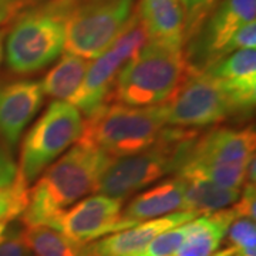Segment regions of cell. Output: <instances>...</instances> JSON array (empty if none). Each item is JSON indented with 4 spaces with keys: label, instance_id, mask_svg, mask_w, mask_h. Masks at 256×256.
<instances>
[{
    "label": "cell",
    "instance_id": "4fadbf2b",
    "mask_svg": "<svg viewBox=\"0 0 256 256\" xmlns=\"http://www.w3.org/2000/svg\"><path fill=\"white\" fill-rule=\"evenodd\" d=\"M220 87L236 116L250 114L256 102V52L244 48L200 72Z\"/></svg>",
    "mask_w": 256,
    "mask_h": 256
},
{
    "label": "cell",
    "instance_id": "2e32d148",
    "mask_svg": "<svg viewBox=\"0 0 256 256\" xmlns=\"http://www.w3.org/2000/svg\"><path fill=\"white\" fill-rule=\"evenodd\" d=\"M186 181L180 175L164 180L152 188L138 194L122 210V216L131 222H144L182 210Z\"/></svg>",
    "mask_w": 256,
    "mask_h": 256
},
{
    "label": "cell",
    "instance_id": "4dcf8cb0",
    "mask_svg": "<svg viewBox=\"0 0 256 256\" xmlns=\"http://www.w3.org/2000/svg\"><path fill=\"white\" fill-rule=\"evenodd\" d=\"M18 12H22V10L0 6V26H2V24H4V23H8L10 18H13L16 14H18Z\"/></svg>",
    "mask_w": 256,
    "mask_h": 256
},
{
    "label": "cell",
    "instance_id": "f1b7e54d",
    "mask_svg": "<svg viewBox=\"0 0 256 256\" xmlns=\"http://www.w3.org/2000/svg\"><path fill=\"white\" fill-rule=\"evenodd\" d=\"M18 176V164L8 148L0 144V188L9 186Z\"/></svg>",
    "mask_w": 256,
    "mask_h": 256
},
{
    "label": "cell",
    "instance_id": "8992f818",
    "mask_svg": "<svg viewBox=\"0 0 256 256\" xmlns=\"http://www.w3.org/2000/svg\"><path fill=\"white\" fill-rule=\"evenodd\" d=\"M255 128L216 127L195 140L186 162L176 175L202 178L224 188L239 190L249 160L255 156Z\"/></svg>",
    "mask_w": 256,
    "mask_h": 256
},
{
    "label": "cell",
    "instance_id": "7c38bea8",
    "mask_svg": "<svg viewBox=\"0 0 256 256\" xmlns=\"http://www.w3.org/2000/svg\"><path fill=\"white\" fill-rule=\"evenodd\" d=\"M124 200L92 195L66 210L58 216L54 229L82 246L111 234L137 225L122 216Z\"/></svg>",
    "mask_w": 256,
    "mask_h": 256
},
{
    "label": "cell",
    "instance_id": "3957f363",
    "mask_svg": "<svg viewBox=\"0 0 256 256\" xmlns=\"http://www.w3.org/2000/svg\"><path fill=\"white\" fill-rule=\"evenodd\" d=\"M196 130L165 127L152 146L132 156L111 160L97 181L101 195L124 200L170 175H176L191 152Z\"/></svg>",
    "mask_w": 256,
    "mask_h": 256
},
{
    "label": "cell",
    "instance_id": "ba28073f",
    "mask_svg": "<svg viewBox=\"0 0 256 256\" xmlns=\"http://www.w3.org/2000/svg\"><path fill=\"white\" fill-rule=\"evenodd\" d=\"M84 120L73 104L53 101L43 116L28 130L22 146L18 174L24 182L30 184L40 176L80 138Z\"/></svg>",
    "mask_w": 256,
    "mask_h": 256
},
{
    "label": "cell",
    "instance_id": "277c9868",
    "mask_svg": "<svg viewBox=\"0 0 256 256\" xmlns=\"http://www.w3.org/2000/svg\"><path fill=\"white\" fill-rule=\"evenodd\" d=\"M165 127V104L131 107L108 101L100 110L86 117L77 141L116 160L152 146Z\"/></svg>",
    "mask_w": 256,
    "mask_h": 256
},
{
    "label": "cell",
    "instance_id": "d4e9b609",
    "mask_svg": "<svg viewBox=\"0 0 256 256\" xmlns=\"http://www.w3.org/2000/svg\"><path fill=\"white\" fill-rule=\"evenodd\" d=\"M184 10V44L201 28L220 0H181Z\"/></svg>",
    "mask_w": 256,
    "mask_h": 256
},
{
    "label": "cell",
    "instance_id": "836d02e7",
    "mask_svg": "<svg viewBox=\"0 0 256 256\" xmlns=\"http://www.w3.org/2000/svg\"><path fill=\"white\" fill-rule=\"evenodd\" d=\"M235 254V249L234 248H226V249H224V250H220V252H215L212 256H234Z\"/></svg>",
    "mask_w": 256,
    "mask_h": 256
},
{
    "label": "cell",
    "instance_id": "e0dca14e",
    "mask_svg": "<svg viewBox=\"0 0 256 256\" xmlns=\"http://www.w3.org/2000/svg\"><path fill=\"white\" fill-rule=\"evenodd\" d=\"M137 14L148 40L184 48V10L181 0H140Z\"/></svg>",
    "mask_w": 256,
    "mask_h": 256
},
{
    "label": "cell",
    "instance_id": "cb8c5ba5",
    "mask_svg": "<svg viewBox=\"0 0 256 256\" xmlns=\"http://www.w3.org/2000/svg\"><path fill=\"white\" fill-rule=\"evenodd\" d=\"M190 222H186L184 225H180V226H175L172 229H168V230H165L162 234H160L137 256H170L171 254H174L175 250L180 248V245L184 242L185 236L188 235Z\"/></svg>",
    "mask_w": 256,
    "mask_h": 256
},
{
    "label": "cell",
    "instance_id": "d6986e66",
    "mask_svg": "<svg viewBox=\"0 0 256 256\" xmlns=\"http://www.w3.org/2000/svg\"><path fill=\"white\" fill-rule=\"evenodd\" d=\"M90 63V60L82 57L64 53L58 63L48 70L43 82H40L43 94L57 101L70 102L80 88Z\"/></svg>",
    "mask_w": 256,
    "mask_h": 256
},
{
    "label": "cell",
    "instance_id": "f546056e",
    "mask_svg": "<svg viewBox=\"0 0 256 256\" xmlns=\"http://www.w3.org/2000/svg\"><path fill=\"white\" fill-rule=\"evenodd\" d=\"M34 0H0V6L3 8H12V9L22 10L28 3H33Z\"/></svg>",
    "mask_w": 256,
    "mask_h": 256
},
{
    "label": "cell",
    "instance_id": "30bf717a",
    "mask_svg": "<svg viewBox=\"0 0 256 256\" xmlns=\"http://www.w3.org/2000/svg\"><path fill=\"white\" fill-rule=\"evenodd\" d=\"M256 0H220L196 33L184 44L185 72L200 73L229 54L239 28L255 22Z\"/></svg>",
    "mask_w": 256,
    "mask_h": 256
},
{
    "label": "cell",
    "instance_id": "52a82bcc",
    "mask_svg": "<svg viewBox=\"0 0 256 256\" xmlns=\"http://www.w3.org/2000/svg\"><path fill=\"white\" fill-rule=\"evenodd\" d=\"M137 0H76L67 20L64 53L94 60L127 28Z\"/></svg>",
    "mask_w": 256,
    "mask_h": 256
},
{
    "label": "cell",
    "instance_id": "5bb4252c",
    "mask_svg": "<svg viewBox=\"0 0 256 256\" xmlns=\"http://www.w3.org/2000/svg\"><path fill=\"white\" fill-rule=\"evenodd\" d=\"M44 94L36 80L0 84V144L13 150L28 126L43 107Z\"/></svg>",
    "mask_w": 256,
    "mask_h": 256
},
{
    "label": "cell",
    "instance_id": "83f0119b",
    "mask_svg": "<svg viewBox=\"0 0 256 256\" xmlns=\"http://www.w3.org/2000/svg\"><path fill=\"white\" fill-rule=\"evenodd\" d=\"M256 47V23L250 22L240 28L236 34L230 40L229 44V54L244 48H255Z\"/></svg>",
    "mask_w": 256,
    "mask_h": 256
},
{
    "label": "cell",
    "instance_id": "4316f807",
    "mask_svg": "<svg viewBox=\"0 0 256 256\" xmlns=\"http://www.w3.org/2000/svg\"><path fill=\"white\" fill-rule=\"evenodd\" d=\"M236 218H246L255 220L256 210V192L255 184H244V190H240L239 200L232 206Z\"/></svg>",
    "mask_w": 256,
    "mask_h": 256
},
{
    "label": "cell",
    "instance_id": "9c48e42d",
    "mask_svg": "<svg viewBox=\"0 0 256 256\" xmlns=\"http://www.w3.org/2000/svg\"><path fill=\"white\" fill-rule=\"evenodd\" d=\"M148 40L146 28L134 12L127 28L104 53L92 60L80 88L70 101L82 116L88 117L108 101L117 76L124 64L144 46Z\"/></svg>",
    "mask_w": 256,
    "mask_h": 256
},
{
    "label": "cell",
    "instance_id": "44dd1931",
    "mask_svg": "<svg viewBox=\"0 0 256 256\" xmlns=\"http://www.w3.org/2000/svg\"><path fill=\"white\" fill-rule=\"evenodd\" d=\"M24 239L33 256H82L87 246L46 225H24Z\"/></svg>",
    "mask_w": 256,
    "mask_h": 256
},
{
    "label": "cell",
    "instance_id": "ac0fdd59",
    "mask_svg": "<svg viewBox=\"0 0 256 256\" xmlns=\"http://www.w3.org/2000/svg\"><path fill=\"white\" fill-rule=\"evenodd\" d=\"M236 218L232 208L201 215L190 222L184 242L170 256H212L226 236L230 224Z\"/></svg>",
    "mask_w": 256,
    "mask_h": 256
},
{
    "label": "cell",
    "instance_id": "603a6c76",
    "mask_svg": "<svg viewBox=\"0 0 256 256\" xmlns=\"http://www.w3.org/2000/svg\"><path fill=\"white\" fill-rule=\"evenodd\" d=\"M0 256H33L24 239V224L20 220L0 222Z\"/></svg>",
    "mask_w": 256,
    "mask_h": 256
},
{
    "label": "cell",
    "instance_id": "1f68e13d",
    "mask_svg": "<svg viewBox=\"0 0 256 256\" xmlns=\"http://www.w3.org/2000/svg\"><path fill=\"white\" fill-rule=\"evenodd\" d=\"M4 38H6V30L0 28V64H2L3 54H4Z\"/></svg>",
    "mask_w": 256,
    "mask_h": 256
},
{
    "label": "cell",
    "instance_id": "8fae6325",
    "mask_svg": "<svg viewBox=\"0 0 256 256\" xmlns=\"http://www.w3.org/2000/svg\"><path fill=\"white\" fill-rule=\"evenodd\" d=\"M164 104L168 127L196 130L236 116L226 96L202 73L185 72L181 84Z\"/></svg>",
    "mask_w": 256,
    "mask_h": 256
},
{
    "label": "cell",
    "instance_id": "7a4b0ae2",
    "mask_svg": "<svg viewBox=\"0 0 256 256\" xmlns=\"http://www.w3.org/2000/svg\"><path fill=\"white\" fill-rule=\"evenodd\" d=\"M76 0H37L18 12L4 38V56L13 73L34 74L64 52L67 20Z\"/></svg>",
    "mask_w": 256,
    "mask_h": 256
},
{
    "label": "cell",
    "instance_id": "9a60e30c",
    "mask_svg": "<svg viewBox=\"0 0 256 256\" xmlns=\"http://www.w3.org/2000/svg\"><path fill=\"white\" fill-rule=\"evenodd\" d=\"M201 215L191 210H178L156 220H144L87 245L90 256H137L146 245L168 229L184 225Z\"/></svg>",
    "mask_w": 256,
    "mask_h": 256
},
{
    "label": "cell",
    "instance_id": "6da1fadb",
    "mask_svg": "<svg viewBox=\"0 0 256 256\" xmlns=\"http://www.w3.org/2000/svg\"><path fill=\"white\" fill-rule=\"evenodd\" d=\"M111 160L98 150L77 141L47 168L28 191V208L18 220L26 226L54 228L64 210L96 190L98 178Z\"/></svg>",
    "mask_w": 256,
    "mask_h": 256
},
{
    "label": "cell",
    "instance_id": "ffe728a7",
    "mask_svg": "<svg viewBox=\"0 0 256 256\" xmlns=\"http://www.w3.org/2000/svg\"><path fill=\"white\" fill-rule=\"evenodd\" d=\"M184 180L186 181V190L184 195L182 210H191L198 215H206L226 210L229 205H234L240 196L242 188H224L202 178Z\"/></svg>",
    "mask_w": 256,
    "mask_h": 256
},
{
    "label": "cell",
    "instance_id": "d6a6232c",
    "mask_svg": "<svg viewBox=\"0 0 256 256\" xmlns=\"http://www.w3.org/2000/svg\"><path fill=\"white\" fill-rule=\"evenodd\" d=\"M234 256H256L255 249H245V250H235Z\"/></svg>",
    "mask_w": 256,
    "mask_h": 256
},
{
    "label": "cell",
    "instance_id": "7402d4cb",
    "mask_svg": "<svg viewBox=\"0 0 256 256\" xmlns=\"http://www.w3.org/2000/svg\"><path fill=\"white\" fill-rule=\"evenodd\" d=\"M28 185L18 174L14 182L0 188V222L18 220L28 204Z\"/></svg>",
    "mask_w": 256,
    "mask_h": 256
},
{
    "label": "cell",
    "instance_id": "5b68a950",
    "mask_svg": "<svg viewBox=\"0 0 256 256\" xmlns=\"http://www.w3.org/2000/svg\"><path fill=\"white\" fill-rule=\"evenodd\" d=\"M185 76L182 48L146 40L116 78L111 101L152 107L170 100Z\"/></svg>",
    "mask_w": 256,
    "mask_h": 256
},
{
    "label": "cell",
    "instance_id": "484cf974",
    "mask_svg": "<svg viewBox=\"0 0 256 256\" xmlns=\"http://www.w3.org/2000/svg\"><path fill=\"white\" fill-rule=\"evenodd\" d=\"M230 248L235 250H245V249H255L256 246V226L255 220H246V218H238L235 220L228 232Z\"/></svg>",
    "mask_w": 256,
    "mask_h": 256
}]
</instances>
